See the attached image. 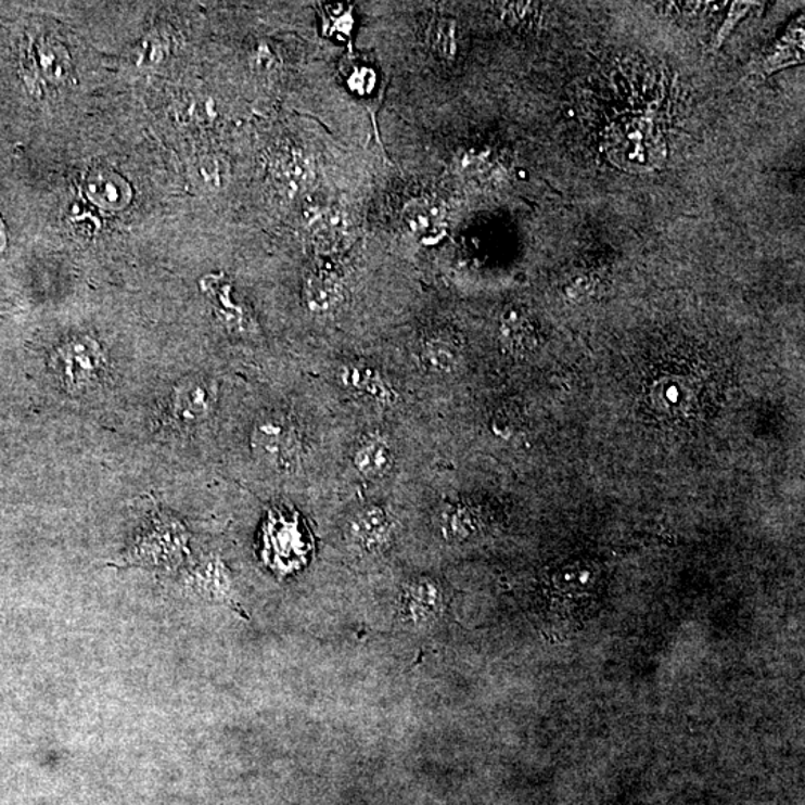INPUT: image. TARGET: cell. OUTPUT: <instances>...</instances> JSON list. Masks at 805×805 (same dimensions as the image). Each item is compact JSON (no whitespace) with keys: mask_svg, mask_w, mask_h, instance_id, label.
Masks as SVG:
<instances>
[{"mask_svg":"<svg viewBox=\"0 0 805 805\" xmlns=\"http://www.w3.org/2000/svg\"><path fill=\"white\" fill-rule=\"evenodd\" d=\"M222 567H219L217 563H207L203 565L199 573H196V579L202 588L209 589L214 593L226 592V579Z\"/></svg>","mask_w":805,"mask_h":805,"instance_id":"ac0fdd59","label":"cell"},{"mask_svg":"<svg viewBox=\"0 0 805 805\" xmlns=\"http://www.w3.org/2000/svg\"><path fill=\"white\" fill-rule=\"evenodd\" d=\"M5 243H7L5 227H3L2 219H0V251L3 250V246H5Z\"/></svg>","mask_w":805,"mask_h":805,"instance_id":"d6986e66","label":"cell"},{"mask_svg":"<svg viewBox=\"0 0 805 805\" xmlns=\"http://www.w3.org/2000/svg\"><path fill=\"white\" fill-rule=\"evenodd\" d=\"M337 380L345 389L358 396L372 398L381 405L394 403L392 386L386 384L380 370L366 362L354 361L342 365L337 372Z\"/></svg>","mask_w":805,"mask_h":805,"instance_id":"5b68a950","label":"cell"},{"mask_svg":"<svg viewBox=\"0 0 805 805\" xmlns=\"http://www.w3.org/2000/svg\"><path fill=\"white\" fill-rule=\"evenodd\" d=\"M86 191L95 205L106 210L123 209L131 201V190L126 179L105 167L87 175Z\"/></svg>","mask_w":805,"mask_h":805,"instance_id":"ba28073f","label":"cell"},{"mask_svg":"<svg viewBox=\"0 0 805 805\" xmlns=\"http://www.w3.org/2000/svg\"><path fill=\"white\" fill-rule=\"evenodd\" d=\"M186 548V528L170 518L155 516L149 527L139 534L130 558L137 564L177 563L184 555Z\"/></svg>","mask_w":805,"mask_h":805,"instance_id":"3957f363","label":"cell"},{"mask_svg":"<svg viewBox=\"0 0 805 805\" xmlns=\"http://www.w3.org/2000/svg\"><path fill=\"white\" fill-rule=\"evenodd\" d=\"M350 539L366 551H380L392 539V520L380 506L362 509L349 524Z\"/></svg>","mask_w":805,"mask_h":805,"instance_id":"9c48e42d","label":"cell"},{"mask_svg":"<svg viewBox=\"0 0 805 805\" xmlns=\"http://www.w3.org/2000/svg\"><path fill=\"white\" fill-rule=\"evenodd\" d=\"M405 605L413 621L424 622L425 617L436 616L442 605L440 588L430 579L413 582L406 591Z\"/></svg>","mask_w":805,"mask_h":805,"instance_id":"4fadbf2b","label":"cell"},{"mask_svg":"<svg viewBox=\"0 0 805 805\" xmlns=\"http://www.w3.org/2000/svg\"><path fill=\"white\" fill-rule=\"evenodd\" d=\"M254 456L279 473L296 470L301 445L296 426L281 413H269L255 422L251 433Z\"/></svg>","mask_w":805,"mask_h":805,"instance_id":"7a4b0ae2","label":"cell"},{"mask_svg":"<svg viewBox=\"0 0 805 805\" xmlns=\"http://www.w3.org/2000/svg\"><path fill=\"white\" fill-rule=\"evenodd\" d=\"M394 450L380 437L369 438L357 449L354 468L369 480H381L394 468Z\"/></svg>","mask_w":805,"mask_h":805,"instance_id":"7c38bea8","label":"cell"},{"mask_svg":"<svg viewBox=\"0 0 805 805\" xmlns=\"http://www.w3.org/2000/svg\"><path fill=\"white\" fill-rule=\"evenodd\" d=\"M752 7V2L732 3L731 8H729L727 20H725L723 26H720L719 31H717L715 42H713V48L723 47V43L727 41L728 36L732 34V30H734L737 23H739L740 20H743L744 15L748 14L749 10H751Z\"/></svg>","mask_w":805,"mask_h":805,"instance_id":"e0dca14e","label":"cell"},{"mask_svg":"<svg viewBox=\"0 0 805 805\" xmlns=\"http://www.w3.org/2000/svg\"><path fill=\"white\" fill-rule=\"evenodd\" d=\"M310 234L315 245L324 253L344 248L349 237V219L337 207L318 209L309 221Z\"/></svg>","mask_w":805,"mask_h":805,"instance_id":"30bf717a","label":"cell"},{"mask_svg":"<svg viewBox=\"0 0 805 805\" xmlns=\"http://www.w3.org/2000/svg\"><path fill=\"white\" fill-rule=\"evenodd\" d=\"M50 368L66 393L82 396L101 382L106 357L98 341L89 336L67 338L55 348Z\"/></svg>","mask_w":805,"mask_h":805,"instance_id":"6da1fadb","label":"cell"},{"mask_svg":"<svg viewBox=\"0 0 805 805\" xmlns=\"http://www.w3.org/2000/svg\"><path fill=\"white\" fill-rule=\"evenodd\" d=\"M66 51L59 43L50 41H39L35 48V53L27 55V62L30 60V66L36 71H41L43 77L55 81L65 77L67 66Z\"/></svg>","mask_w":805,"mask_h":805,"instance_id":"5bb4252c","label":"cell"},{"mask_svg":"<svg viewBox=\"0 0 805 805\" xmlns=\"http://www.w3.org/2000/svg\"><path fill=\"white\" fill-rule=\"evenodd\" d=\"M420 357L422 366L430 373L444 374L452 372L460 362V342L452 333L437 330L424 337L421 344Z\"/></svg>","mask_w":805,"mask_h":805,"instance_id":"8fae6325","label":"cell"},{"mask_svg":"<svg viewBox=\"0 0 805 805\" xmlns=\"http://www.w3.org/2000/svg\"><path fill=\"white\" fill-rule=\"evenodd\" d=\"M804 30L803 26L795 29V34L784 36L783 41L777 46L775 53L765 62L768 74L779 71L780 67L798 65L804 62Z\"/></svg>","mask_w":805,"mask_h":805,"instance_id":"2e32d148","label":"cell"},{"mask_svg":"<svg viewBox=\"0 0 805 805\" xmlns=\"http://www.w3.org/2000/svg\"><path fill=\"white\" fill-rule=\"evenodd\" d=\"M406 226L424 242H436L446 231V213L440 202L429 197L413 199L403 210Z\"/></svg>","mask_w":805,"mask_h":805,"instance_id":"8992f818","label":"cell"},{"mask_svg":"<svg viewBox=\"0 0 805 805\" xmlns=\"http://www.w3.org/2000/svg\"><path fill=\"white\" fill-rule=\"evenodd\" d=\"M430 47L438 59L452 62L457 54V26L449 17H437L430 24Z\"/></svg>","mask_w":805,"mask_h":805,"instance_id":"9a60e30c","label":"cell"},{"mask_svg":"<svg viewBox=\"0 0 805 805\" xmlns=\"http://www.w3.org/2000/svg\"><path fill=\"white\" fill-rule=\"evenodd\" d=\"M217 406V385L206 378H190L174 389L167 405V422L175 429L201 424Z\"/></svg>","mask_w":805,"mask_h":805,"instance_id":"277c9868","label":"cell"},{"mask_svg":"<svg viewBox=\"0 0 805 805\" xmlns=\"http://www.w3.org/2000/svg\"><path fill=\"white\" fill-rule=\"evenodd\" d=\"M303 302L312 314H333L345 302L344 285L336 274L317 270L306 278L303 285Z\"/></svg>","mask_w":805,"mask_h":805,"instance_id":"52a82bcc","label":"cell"}]
</instances>
